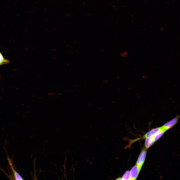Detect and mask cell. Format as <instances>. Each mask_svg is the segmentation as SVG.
<instances>
[{
  "label": "cell",
  "instance_id": "obj_1",
  "mask_svg": "<svg viewBox=\"0 0 180 180\" xmlns=\"http://www.w3.org/2000/svg\"><path fill=\"white\" fill-rule=\"evenodd\" d=\"M146 154V150L143 149L140 152L137 160L136 164L140 170L145 160Z\"/></svg>",
  "mask_w": 180,
  "mask_h": 180
},
{
  "label": "cell",
  "instance_id": "obj_2",
  "mask_svg": "<svg viewBox=\"0 0 180 180\" xmlns=\"http://www.w3.org/2000/svg\"><path fill=\"white\" fill-rule=\"evenodd\" d=\"M180 116L178 115L176 117L166 123L162 126L164 129L167 130L172 128L178 122V119Z\"/></svg>",
  "mask_w": 180,
  "mask_h": 180
},
{
  "label": "cell",
  "instance_id": "obj_3",
  "mask_svg": "<svg viewBox=\"0 0 180 180\" xmlns=\"http://www.w3.org/2000/svg\"><path fill=\"white\" fill-rule=\"evenodd\" d=\"M140 170L136 164L130 171V180H136L139 174Z\"/></svg>",
  "mask_w": 180,
  "mask_h": 180
},
{
  "label": "cell",
  "instance_id": "obj_4",
  "mask_svg": "<svg viewBox=\"0 0 180 180\" xmlns=\"http://www.w3.org/2000/svg\"><path fill=\"white\" fill-rule=\"evenodd\" d=\"M8 160L9 164L10 166L12 169V173L13 175L14 176V179L16 180H23L22 177L14 169L13 165L12 162V161L10 160L9 157L8 158Z\"/></svg>",
  "mask_w": 180,
  "mask_h": 180
},
{
  "label": "cell",
  "instance_id": "obj_5",
  "mask_svg": "<svg viewBox=\"0 0 180 180\" xmlns=\"http://www.w3.org/2000/svg\"><path fill=\"white\" fill-rule=\"evenodd\" d=\"M163 129L162 126L160 127L153 128L146 133L143 136V138H146L150 137H152Z\"/></svg>",
  "mask_w": 180,
  "mask_h": 180
},
{
  "label": "cell",
  "instance_id": "obj_6",
  "mask_svg": "<svg viewBox=\"0 0 180 180\" xmlns=\"http://www.w3.org/2000/svg\"><path fill=\"white\" fill-rule=\"evenodd\" d=\"M152 138L150 137L145 138L144 146L146 150L152 146L155 142Z\"/></svg>",
  "mask_w": 180,
  "mask_h": 180
},
{
  "label": "cell",
  "instance_id": "obj_7",
  "mask_svg": "<svg viewBox=\"0 0 180 180\" xmlns=\"http://www.w3.org/2000/svg\"><path fill=\"white\" fill-rule=\"evenodd\" d=\"M166 131L163 129H162L152 138V139L155 142L158 140Z\"/></svg>",
  "mask_w": 180,
  "mask_h": 180
},
{
  "label": "cell",
  "instance_id": "obj_8",
  "mask_svg": "<svg viewBox=\"0 0 180 180\" xmlns=\"http://www.w3.org/2000/svg\"><path fill=\"white\" fill-rule=\"evenodd\" d=\"M9 61L4 58L0 52V66L9 63Z\"/></svg>",
  "mask_w": 180,
  "mask_h": 180
},
{
  "label": "cell",
  "instance_id": "obj_9",
  "mask_svg": "<svg viewBox=\"0 0 180 180\" xmlns=\"http://www.w3.org/2000/svg\"><path fill=\"white\" fill-rule=\"evenodd\" d=\"M121 178L122 180H130V171L127 170L126 171Z\"/></svg>",
  "mask_w": 180,
  "mask_h": 180
},
{
  "label": "cell",
  "instance_id": "obj_10",
  "mask_svg": "<svg viewBox=\"0 0 180 180\" xmlns=\"http://www.w3.org/2000/svg\"><path fill=\"white\" fill-rule=\"evenodd\" d=\"M49 94H50V95L52 94V93H50Z\"/></svg>",
  "mask_w": 180,
  "mask_h": 180
}]
</instances>
